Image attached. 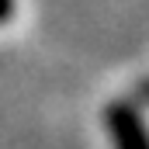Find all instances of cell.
<instances>
[{
	"label": "cell",
	"mask_w": 149,
	"mask_h": 149,
	"mask_svg": "<svg viewBox=\"0 0 149 149\" xmlns=\"http://www.w3.org/2000/svg\"><path fill=\"white\" fill-rule=\"evenodd\" d=\"M14 14V0H0V24H7Z\"/></svg>",
	"instance_id": "2"
},
{
	"label": "cell",
	"mask_w": 149,
	"mask_h": 149,
	"mask_svg": "<svg viewBox=\"0 0 149 149\" xmlns=\"http://www.w3.org/2000/svg\"><path fill=\"white\" fill-rule=\"evenodd\" d=\"M104 125H108L114 149H149V128L142 121V114L135 111V104H128V101L108 104Z\"/></svg>",
	"instance_id": "1"
},
{
	"label": "cell",
	"mask_w": 149,
	"mask_h": 149,
	"mask_svg": "<svg viewBox=\"0 0 149 149\" xmlns=\"http://www.w3.org/2000/svg\"><path fill=\"white\" fill-rule=\"evenodd\" d=\"M135 94H139V101H146V104H149V80L139 83V90H135Z\"/></svg>",
	"instance_id": "3"
}]
</instances>
